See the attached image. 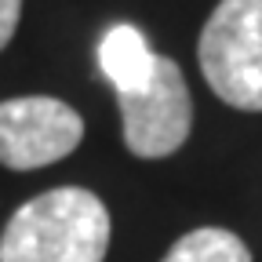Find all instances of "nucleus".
<instances>
[{
	"label": "nucleus",
	"mask_w": 262,
	"mask_h": 262,
	"mask_svg": "<svg viewBox=\"0 0 262 262\" xmlns=\"http://www.w3.org/2000/svg\"><path fill=\"white\" fill-rule=\"evenodd\" d=\"M196 58L226 106L262 113V0H219L201 29Z\"/></svg>",
	"instance_id": "obj_2"
},
{
	"label": "nucleus",
	"mask_w": 262,
	"mask_h": 262,
	"mask_svg": "<svg viewBox=\"0 0 262 262\" xmlns=\"http://www.w3.org/2000/svg\"><path fill=\"white\" fill-rule=\"evenodd\" d=\"M160 262H251V251L233 229L201 226L179 237Z\"/></svg>",
	"instance_id": "obj_6"
},
{
	"label": "nucleus",
	"mask_w": 262,
	"mask_h": 262,
	"mask_svg": "<svg viewBox=\"0 0 262 262\" xmlns=\"http://www.w3.org/2000/svg\"><path fill=\"white\" fill-rule=\"evenodd\" d=\"M120 117H124V142L135 157L160 160L182 149L193 127V98L182 70L157 55V66L142 88L120 91Z\"/></svg>",
	"instance_id": "obj_3"
},
{
	"label": "nucleus",
	"mask_w": 262,
	"mask_h": 262,
	"mask_svg": "<svg viewBox=\"0 0 262 262\" xmlns=\"http://www.w3.org/2000/svg\"><path fill=\"white\" fill-rule=\"evenodd\" d=\"M98 66H102V73L110 77V84L120 91H135L149 80L153 66H157V55L153 48L146 44V37L135 29V26H113L102 44H98Z\"/></svg>",
	"instance_id": "obj_5"
},
{
	"label": "nucleus",
	"mask_w": 262,
	"mask_h": 262,
	"mask_svg": "<svg viewBox=\"0 0 262 262\" xmlns=\"http://www.w3.org/2000/svg\"><path fill=\"white\" fill-rule=\"evenodd\" d=\"M106 251L110 211L80 186L26 201L0 233V262H102Z\"/></svg>",
	"instance_id": "obj_1"
},
{
	"label": "nucleus",
	"mask_w": 262,
	"mask_h": 262,
	"mask_svg": "<svg viewBox=\"0 0 262 262\" xmlns=\"http://www.w3.org/2000/svg\"><path fill=\"white\" fill-rule=\"evenodd\" d=\"M18 18H22V0H0V51L11 44Z\"/></svg>",
	"instance_id": "obj_7"
},
{
	"label": "nucleus",
	"mask_w": 262,
	"mask_h": 262,
	"mask_svg": "<svg viewBox=\"0 0 262 262\" xmlns=\"http://www.w3.org/2000/svg\"><path fill=\"white\" fill-rule=\"evenodd\" d=\"M84 139V120L73 106L48 95H22L0 102V164L33 171L70 157Z\"/></svg>",
	"instance_id": "obj_4"
}]
</instances>
